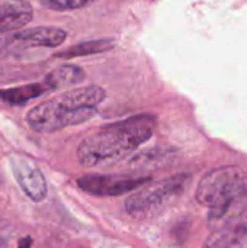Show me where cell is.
I'll return each mask as SVG.
<instances>
[{"label":"cell","mask_w":247,"mask_h":248,"mask_svg":"<svg viewBox=\"0 0 247 248\" xmlns=\"http://www.w3.org/2000/svg\"><path fill=\"white\" fill-rule=\"evenodd\" d=\"M154 121L150 116H137L108 125L84 138L77 148V158L86 167L115 163L153 135Z\"/></svg>","instance_id":"6da1fadb"},{"label":"cell","mask_w":247,"mask_h":248,"mask_svg":"<svg viewBox=\"0 0 247 248\" xmlns=\"http://www.w3.org/2000/svg\"><path fill=\"white\" fill-rule=\"evenodd\" d=\"M105 97L106 92L99 86L74 89L36 105L28 112L26 121L36 132H55L92 119L96 115V106Z\"/></svg>","instance_id":"7a4b0ae2"},{"label":"cell","mask_w":247,"mask_h":248,"mask_svg":"<svg viewBox=\"0 0 247 248\" xmlns=\"http://www.w3.org/2000/svg\"><path fill=\"white\" fill-rule=\"evenodd\" d=\"M247 196V173L240 167H220L207 173L198 185L197 201L211 209V219H220L229 208Z\"/></svg>","instance_id":"3957f363"},{"label":"cell","mask_w":247,"mask_h":248,"mask_svg":"<svg viewBox=\"0 0 247 248\" xmlns=\"http://www.w3.org/2000/svg\"><path fill=\"white\" fill-rule=\"evenodd\" d=\"M189 180L191 177L188 174H178L162 182H148L143 185L138 192H135L127 199V212L138 219H144L154 215L167 202L179 196L189 185Z\"/></svg>","instance_id":"277c9868"},{"label":"cell","mask_w":247,"mask_h":248,"mask_svg":"<svg viewBox=\"0 0 247 248\" xmlns=\"http://www.w3.org/2000/svg\"><path fill=\"white\" fill-rule=\"evenodd\" d=\"M150 177H116V176H83L77 180L82 190L95 196H119L148 183Z\"/></svg>","instance_id":"5b68a950"},{"label":"cell","mask_w":247,"mask_h":248,"mask_svg":"<svg viewBox=\"0 0 247 248\" xmlns=\"http://www.w3.org/2000/svg\"><path fill=\"white\" fill-rule=\"evenodd\" d=\"M10 163L13 176L26 196L33 202H42L47 196V182L41 170L23 157H13Z\"/></svg>","instance_id":"8992f818"},{"label":"cell","mask_w":247,"mask_h":248,"mask_svg":"<svg viewBox=\"0 0 247 248\" xmlns=\"http://www.w3.org/2000/svg\"><path fill=\"white\" fill-rule=\"evenodd\" d=\"M67 38V32L54 26H36L17 31L20 48L29 46H60Z\"/></svg>","instance_id":"52a82bcc"},{"label":"cell","mask_w":247,"mask_h":248,"mask_svg":"<svg viewBox=\"0 0 247 248\" xmlns=\"http://www.w3.org/2000/svg\"><path fill=\"white\" fill-rule=\"evenodd\" d=\"M33 9L25 0L0 1V29L17 31L32 20Z\"/></svg>","instance_id":"ba28073f"},{"label":"cell","mask_w":247,"mask_h":248,"mask_svg":"<svg viewBox=\"0 0 247 248\" xmlns=\"http://www.w3.org/2000/svg\"><path fill=\"white\" fill-rule=\"evenodd\" d=\"M84 76V70L79 65H61L48 73L44 78V83L48 86L49 90H57L83 81Z\"/></svg>","instance_id":"9c48e42d"},{"label":"cell","mask_w":247,"mask_h":248,"mask_svg":"<svg viewBox=\"0 0 247 248\" xmlns=\"http://www.w3.org/2000/svg\"><path fill=\"white\" fill-rule=\"evenodd\" d=\"M49 89L45 83H32L20 87L0 90V100L7 105H23L38 96H42Z\"/></svg>","instance_id":"30bf717a"},{"label":"cell","mask_w":247,"mask_h":248,"mask_svg":"<svg viewBox=\"0 0 247 248\" xmlns=\"http://www.w3.org/2000/svg\"><path fill=\"white\" fill-rule=\"evenodd\" d=\"M115 46L114 39H96V41H87L83 44H77L73 48L63 49L57 52L54 57L57 58H76V57H83V55H90V54H99L109 51Z\"/></svg>","instance_id":"8fae6325"},{"label":"cell","mask_w":247,"mask_h":248,"mask_svg":"<svg viewBox=\"0 0 247 248\" xmlns=\"http://www.w3.org/2000/svg\"><path fill=\"white\" fill-rule=\"evenodd\" d=\"M246 228L242 225H230L215 231L204 244V248H231L243 238Z\"/></svg>","instance_id":"7c38bea8"},{"label":"cell","mask_w":247,"mask_h":248,"mask_svg":"<svg viewBox=\"0 0 247 248\" xmlns=\"http://www.w3.org/2000/svg\"><path fill=\"white\" fill-rule=\"evenodd\" d=\"M19 31V29H17ZM17 31H4L0 29V60L20 48L17 39Z\"/></svg>","instance_id":"4fadbf2b"},{"label":"cell","mask_w":247,"mask_h":248,"mask_svg":"<svg viewBox=\"0 0 247 248\" xmlns=\"http://www.w3.org/2000/svg\"><path fill=\"white\" fill-rule=\"evenodd\" d=\"M96 0H41L42 6L51 9V10H76V9H82L86 7L89 4H92Z\"/></svg>","instance_id":"5bb4252c"},{"label":"cell","mask_w":247,"mask_h":248,"mask_svg":"<svg viewBox=\"0 0 247 248\" xmlns=\"http://www.w3.org/2000/svg\"><path fill=\"white\" fill-rule=\"evenodd\" d=\"M31 244H32L31 237H25L23 240H20V241H19V246H17V248H31Z\"/></svg>","instance_id":"9a60e30c"},{"label":"cell","mask_w":247,"mask_h":248,"mask_svg":"<svg viewBox=\"0 0 247 248\" xmlns=\"http://www.w3.org/2000/svg\"><path fill=\"white\" fill-rule=\"evenodd\" d=\"M0 248H7V243L3 238H0Z\"/></svg>","instance_id":"2e32d148"}]
</instances>
